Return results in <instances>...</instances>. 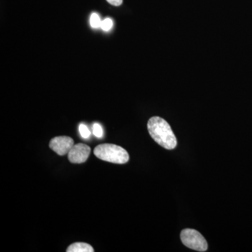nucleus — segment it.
Wrapping results in <instances>:
<instances>
[{"label":"nucleus","mask_w":252,"mask_h":252,"mask_svg":"<svg viewBox=\"0 0 252 252\" xmlns=\"http://www.w3.org/2000/svg\"><path fill=\"white\" fill-rule=\"evenodd\" d=\"M90 23L91 27L94 28V29H97V28H100L102 21H101L99 15L96 14V13H94V14H91L90 18Z\"/></svg>","instance_id":"0eeeda50"},{"label":"nucleus","mask_w":252,"mask_h":252,"mask_svg":"<svg viewBox=\"0 0 252 252\" xmlns=\"http://www.w3.org/2000/svg\"><path fill=\"white\" fill-rule=\"evenodd\" d=\"M182 243L187 248L198 252H206L208 245L201 233L194 229L186 228L180 234Z\"/></svg>","instance_id":"7ed1b4c3"},{"label":"nucleus","mask_w":252,"mask_h":252,"mask_svg":"<svg viewBox=\"0 0 252 252\" xmlns=\"http://www.w3.org/2000/svg\"><path fill=\"white\" fill-rule=\"evenodd\" d=\"M107 1L115 6H119L123 4V0H107Z\"/></svg>","instance_id":"9b49d317"},{"label":"nucleus","mask_w":252,"mask_h":252,"mask_svg":"<svg viewBox=\"0 0 252 252\" xmlns=\"http://www.w3.org/2000/svg\"><path fill=\"white\" fill-rule=\"evenodd\" d=\"M67 252H94V250L89 244L75 243L69 245L66 250Z\"/></svg>","instance_id":"423d86ee"},{"label":"nucleus","mask_w":252,"mask_h":252,"mask_svg":"<svg viewBox=\"0 0 252 252\" xmlns=\"http://www.w3.org/2000/svg\"><path fill=\"white\" fill-rule=\"evenodd\" d=\"M113 27V21L111 18H107L102 21L101 23L100 28L103 30L104 31H109L112 29Z\"/></svg>","instance_id":"9d476101"},{"label":"nucleus","mask_w":252,"mask_h":252,"mask_svg":"<svg viewBox=\"0 0 252 252\" xmlns=\"http://www.w3.org/2000/svg\"><path fill=\"white\" fill-rule=\"evenodd\" d=\"M79 132H80V135L83 138L88 139L91 136V131L89 130V127H87L84 124H80L79 127Z\"/></svg>","instance_id":"1a4fd4ad"},{"label":"nucleus","mask_w":252,"mask_h":252,"mask_svg":"<svg viewBox=\"0 0 252 252\" xmlns=\"http://www.w3.org/2000/svg\"><path fill=\"white\" fill-rule=\"evenodd\" d=\"M93 133L97 138H101L103 136V130L102 126L97 123H94L93 126Z\"/></svg>","instance_id":"6e6552de"},{"label":"nucleus","mask_w":252,"mask_h":252,"mask_svg":"<svg viewBox=\"0 0 252 252\" xmlns=\"http://www.w3.org/2000/svg\"><path fill=\"white\" fill-rule=\"evenodd\" d=\"M149 135L159 145L167 150L176 148L177 140L168 123L159 117L149 119L147 124Z\"/></svg>","instance_id":"f257e3e1"},{"label":"nucleus","mask_w":252,"mask_h":252,"mask_svg":"<svg viewBox=\"0 0 252 252\" xmlns=\"http://www.w3.org/2000/svg\"><path fill=\"white\" fill-rule=\"evenodd\" d=\"M94 152L96 157L104 161L125 164L129 160V154L127 151L116 144H99L94 148Z\"/></svg>","instance_id":"f03ea898"},{"label":"nucleus","mask_w":252,"mask_h":252,"mask_svg":"<svg viewBox=\"0 0 252 252\" xmlns=\"http://www.w3.org/2000/svg\"><path fill=\"white\" fill-rule=\"evenodd\" d=\"M91 149L86 144L79 143L74 144L68 153L69 161L74 164L84 163L89 158Z\"/></svg>","instance_id":"20e7f679"},{"label":"nucleus","mask_w":252,"mask_h":252,"mask_svg":"<svg viewBox=\"0 0 252 252\" xmlns=\"http://www.w3.org/2000/svg\"><path fill=\"white\" fill-rule=\"evenodd\" d=\"M74 144V140L70 137L59 136L50 141L49 147L58 155L64 156L69 153Z\"/></svg>","instance_id":"39448f33"}]
</instances>
